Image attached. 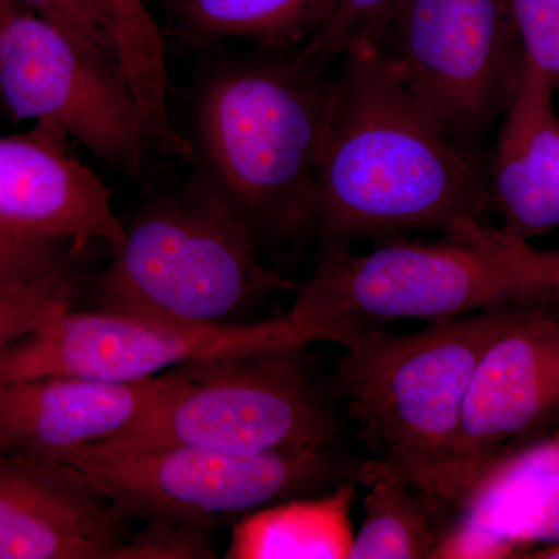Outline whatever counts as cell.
<instances>
[{"instance_id": "6da1fadb", "label": "cell", "mask_w": 559, "mask_h": 559, "mask_svg": "<svg viewBox=\"0 0 559 559\" xmlns=\"http://www.w3.org/2000/svg\"><path fill=\"white\" fill-rule=\"evenodd\" d=\"M320 157V248L414 230L473 238L492 207L477 157L444 131L388 55L360 47L340 58Z\"/></svg>"}, {"instance_id": "7a4b0ae2", "label": "cell", "mask_w": 559, "mask_h": 559, "mask_svg": "<svg viewBox=\"0 0 559 559\" xmlns=\"http://www.w3.org/2000/svg\"><path fill=\"white\" fill-rule=\"evenodd\" d=\"M289 60L221 62L202 80L194 127L202 165L261 241L318 238L320 157L334 75Z\"/></svg>"}, {"instance_id": "3957f363", "label": "cell", "mask_w": 559, "mask_h": 559, "mask_svg": "<svg viewBox=\"0 0 559 559\" xmlns=\"http://www.w3.org/2000/svg\"><path fill=\"white\" fill-rule=\"evenodd\" d=\"M288 318L308 342L347 347L382 323L457 318L507 305L559 301L539 250L487 226L474 238L388 240L369 253L323 248Z\"/></svg>"}, {"instance_id": "277c9868", "label": "cell", "mask_w": 559, "mask_h": 559, "mask_svg": "<svg viewBox=\"0 0 559 559\" xmlns=\"http://www.w3.org/2000/svg\"><path fill=\"white\" fill-rule=\"evenodd\" d=\"M300 283L260 261L252 227L200 165L187 187L143 207L94 283L97 310L175 323L226 325Z\"/></svg>"}, {"instance_id": "5b68a950", "label": "cell", "mask_w": 559, "mask_h": 559, "mask_svg": "<svg viewBox=\"0 0 559 559\" xmlns=\"http://www.w3.org/2000/svg\"><path fill=\"white\" fill-rule=\"evenodd\" d=\"M530 304L369 331L336 359L334 384L374 465L428 488L454 451L463 401L492 341Z\"/></svg>"}, {"instance_id": "8992f818", "label": "cell", "mask_w": 559, "mask_h": 559, "mask_svg": "<svg viewBox=\"0 0 559 559\" xmlns=\"http://www.w3.org/2000/svg\"><path fill=\"white\" fill-rule=\"evenodd\" d=\"M307 345L280 342L191 360L182 389L134 425L92 444L245 455L330 447L341 425L308 377Z\"/></svg>"}, {"instance_id": "52a82bcc", "label": "cell", "mask_w": 559, "mask_h": 559, "mask_svg": "<svg viewBox=\"0 0 559 559\" xmlns=\"http://www.w3.org/2000/svg\"><path fill=\"white\" fill-rule=\"evenodd\" d=\"M76 466L124 518L216 525L318 489L355 481L358 466H344L325 448L229 454L173 447L112 451L84 443L55 455Z\"/></svg>"}, {"instance_id": "ba28073f", "label": "cell", "mask_w": 559, "mask_h": 559, "mask_svg": "<svg viewBox=\"0 0 559 559\" xmlns=\"http://www.w3.org/2000/svg\"><path fill=\"white\" fill-rule=\"evenodd\" d=\"M382 51L412 94L471 156L524 64L510 0H407Z\"/></svg>"}, {"instance_id": "9c48e42d", "label": "cell", "mask_w": 559, "mask_h": 559, "mask_svg": "<svg viewBox=\"0 0 559 559\" xmlns=\"http://www.w3.org/2000/svg\"><path fill=\"white\" fill-rule=\"evenodd\" d=\"M0 100L16 120L55 121L117 170L142 167L151 138L130 87L20 0H0Z\"/></svg>"}, {"instance_id": "30bf717a", "label": "cell", "mask_w": 559, "mask_h": 559, "mask_svg": "<svg viewBox=\"0 0 559 559\" xmlns=\"http://www.w3.org/2000/svg\"><path fill=\"white\" fill-rule=\"evenodd\" d=\"M280 342L310 344L288 314L259 323L189 326L69 310L0 349V382L47 377L143 381L191 360Z\"/></svg>"}, {"instance_id": "8fae6325", "label": "cell", "mask_w": 559, "mask_h": 559, "mask_svg": "<svg viewBox=\"0 0 559 559\" xmlns=\"http://www.w3.org/2000/svg\"><path fill=\"white\" fill-rule=\"evenodd\" d=\"M550 304L527 305L474 370L454 451L426 488L455 509L499 460L559 423V311Z\"/></svg>"}, {"instance_id": "7c38bea8", "label": "cell", "mask_w": 559, "mask_h": 559, "mask_svg": "<svg viewBox=\"0 0 559 559\" xmlns=\"http://www.w3.org/2000/svg\"><path fill=\"white\" fill-rule=\"evenodd\" d=\"M128 518L76 466L0 451V559H116Z\"/></svg>"}, {"instance_id": "4fadbf2b", "label": "cell", "mask_w": 559, "mask_h": 559, "mask_svg": "<svg viewBox=\"0 0 559 559\" xmlns=\"http://www.w3.org/2000/svg\"><path fill=\"white\" fill-rule=\"evenodd\" d=\"M68 139L55 121L0 138V221L80 248L105 242L112 249L124 224L105 183L72 154Z\"/></svg>"}, {"instance_id": "5bb4252c", "label": "cell", "mask_w": 559, "mask_h": 559, "mask_svg": "<svg viewBox=\"0 0 559 559\" xmlns=\"http://www.w3.org/2000/svg\"><path fill=\"white\" fill-rule=\"evenodd\" d=\"M190 380L187 364L135 382L47 377L0 382V451L53 459L134 425Z\"/></svg>"}, {"instance_id": "9a60e30c", "label": "cell", "mask_w": 559, "mask_h": 559, "mask_svg": "<svg viewBox=\"0 0 559 559\" xmlns=\"http://www.w3.org/2000/svg\"><path fill=\"white\" fill-rule=\"evenodd\" d=\"M61 32L95 66L123 81L138 102L151 142L190 160L194 145L168 110L167 51L142 0H20Z\"/></svg>"}, {"instance_id": "2e32d148", "label": "cell", "mask_w": 559, "mask_h": 559, "mask_svg": "<svg viewBox=\"0 0 559 559\" xmlns=\"http://www.w3.org/2000/svg\"><path fill=\"white\" fill-rule=\"evenodd\" d=\"M554 84L524 58L500 127L489 198L502 230L527 241L559 227V119Z\"/></svg>"}, {"instance_id": "e0dca14e", "label": "cell", "mask_w": 559, "mask_h": 559, "mask_svg": "<svg viewBox=\"0 0 559 559\" xmlns=\"http://www.w3.org/2000/svg\"><path fill=\"white\" fill-rule=\"evenodd\" d=\"M559 477V441L546 437L491 466L460 502L436 551L444 559L522 558Z\"/></svg>"}, {"instance_id": "ac0fdd59", "label": "cell", "mask_w": 559, "mask_h": 559, "mask_svg": "<svg viewBox=\"0 0 559 559\" xmlns=\"http://www.w3.org/2000/svg\"><path fill=\"white\" fill-rule=\"evenodd\" d=\"M352 480L322 496L290 498L242 514L231 528L227 559H344L352 550Z\"/></svg>"}, {"instance_id": "d6986e66", "label": "cell", "mask_w": 559, "mask_h": 559, "mask_svg": "<svg viewBox=\"0 0 559 559\" xmlns=\"http://www.w3.org/2000/svg\"><path fill=\"white\" fill-rule=\"evenodd\" d=\"M355 481L369 492L348 559L436 558L457 513L454 503L369 460L358 465Z\"/></svg>"}, {"instance_id": "ffe728a7", "label": "cell", "mask_w": 559, "mask_h": 559, "mask_svg": "<svg viewBox=\"0 0 559 559\" xmlns=\"http://www.w3.org/2000/svg\"><path fill=\"white\" fill-rule=\"evenodd\" d=\"M333 0H178L183 32L198 40L241 38L274 49L307 43Z\"/></svg>"}, {"instance_id": "44dd1931", "label": "cell", "mask_w": 559, "mask_h": 559, "mask_svg": "<svg viewBox=\"0 0 559 559\" xmlns=\"http://www.w3.org/2000/svg\"><path fill=\"white\" fill-rule=\"evenodd\" d=\"M87 252L75 250L38 277L0 290V349L73 310L87 285Z\"/></svg>"}, {"instance_id": "7402d4cb", "label": "cell", "mask_w": 559, "mask_h": 559, "mask_svg": "<svg viewBox=\"0 0 559 559\" xmlns=\"http://www.w3.org/2000/svg\"><path fill=\"white\" fill-rule=\"evenodd\" d=\"M407 0H333L326 20L297 57L330 66L360 47L382 49L390 25Z\"/></svg>"}, {"instance_id": "603a6c76", "label": "cell", "mask_w": 559, "mask_h": 559, "mask_svg": "<svg viewBox=\"0 0 559 559\" xmlns=\"http://www.w3.org/2000/svg\"><path fill=\"white\" fill-rule=\"evenodd\" d=\"M81 249L87 248L0 221V290L38 277Z\"/></svg>"}, {"instance_id": "cb8c5ba5", "label": "cell", "mask_w": 559, "mask_h": 559, "mask_svg": "<svg viewBox=\"0 0 559 559\" xmlns=\"http://www.w3.org/2000/svg\"><path fill=\"white\" fill-rule=\"evenodd\" d=\"M204 522L148 521L128 536L116 559H209L216 558L212 532Z\"/></svg>"}, {"instance_id": "d4e9b609", "label": "cell", "mask_w": 559, "mask_h": 559, "mask_svg": "<svg viewBox=\"0 0 559 559\" xmlns=\"http://www.w3.org/2000/svg\"><path fill=\"white\" fill-rule=\"evenodd\" d=\"M524 57L559 87V0H510Z\"/></svg>"}, {"instance_id": "484cf974", "label": "cell", "mask_w": 559, "mask_h": 559, "mask_svg": "<svg viewBox=\"0 0 559 559\" xmlns=\"http://www.w3.org/2000/svg\"><path fill=\"white\" fill-rule=\"evenodd\" d=\"M539 264L544 282L559 299V249L539 250Z\"/></svg>"}, {"instance_id": "4316f807", "label": "cell", "mask_w": 559, "mask_h": 559, "mask_svg": "<svg viewBox=\"0 0 559 559\" xmlns=\"http://www.w3.org/2000/svg\"><path fill=\"white\" fill-rule=\"evenodd\" d=\"M522 558L527 559H559V543L540 546L538 549L527 551Z\"/></svg>"}, {"instance_id": "83f0119b", "label": "cell", "mask_w": 559, "mask_h": 559, "mask_svg": "<svg viewBox=\"0 0 559 559\" xmlns=\"http://www.w3.org/2000/svg\"><path fill=\"white\" fill-rule=\"evenodd\" d=\"M555 437H557L558 441H559V430L557 433H555Z\"/></svg>"}]
</instances>
